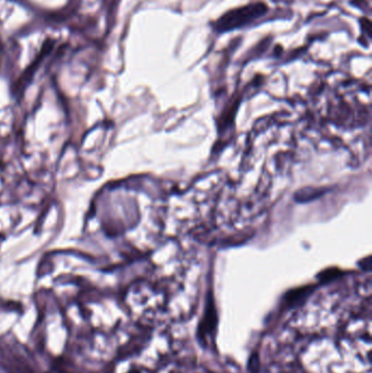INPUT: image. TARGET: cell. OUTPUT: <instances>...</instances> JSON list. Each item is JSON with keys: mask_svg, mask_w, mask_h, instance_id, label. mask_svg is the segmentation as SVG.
<instances>
[{"mask_svg": "<svg viewBox=\"0 0 372 373\" xmlns=\"http://www.w3.org/2000/svg\"><path fill=\"white\" fill-rule=\"evenodd\" d=\"M266 11H268V7L264 3H250L245 7L234 9L223 14L214 23V29L218 32H227L231 29L245 27L247 24L259 19L261 16H264Z\"/></svg>", "mask_w": 372, "mask_h": 373, "instance_id": "6da1fadb", "label": "cell"}]
</instances>
